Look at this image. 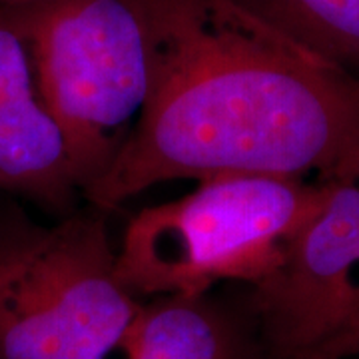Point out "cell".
Returning <instances> with one entry per match:
<instances>
[{"label": "cell", "instance_id": "cell-1", "mask_svg": "<svg viewBox=\"0 0 359 359\" xmlns=\"http://www.w3.org/2000/svg\"><path fill=\"white\" fill-rule=\"evenodd\" d=\"M154 39L148 102L82 198L110 210L172 180L359 182V78L236 0H142Z\"/></svg>", "mask_w": 359, "mask_h": 359}, {"label": "cell", "instance_id": "cell-2", "mask_svg": "<svg viewBox=\"0 0 359 359\" xmlns=\"http://www.w3.org/2000/svg\"><path fill=\"white\" fill-rule=\"evenodd\" d=\"M327 182L218 176L140 210L116 244V273L138 299L259 280L323 204Z\"/></svg>", "mask_w": 359, "mask_h": 359}, {"label": "cell", "instance_id": "cell-3", "mask_svg": "<svg viewBox=\"0 0 359 359\" xmlns=\"http://www.w3.org/2000/svg\"><path fill=\"white\" fill-rule=\"evenodd\" d=\"M140 306L100 210L56 224L0 210V359H114Z\"/></svg>", "mask_w": 359, "mask_h": 359}, {"label": "cell", "instance_id": "cell-4", "mask_svg": "<svg viewBox=\"0 0 359 359\" xmlns=\"http://www.w3.org/2000/svg\"><path fill=\"white\" fill-rule=\"evenodd\" d=\"M11 11L84 192L114 162L152 90L146 6L142 0H32Z\"/></svg>", "mask_w": 359, "mask_h": 359}, {"label": "cell", "instance_id": "cell-5", "mask_svg": "<svg viewBox=\"0 0 359 359\" xmlns=\"http://www.w3.org/2000/svg\"><path fill=\"white\" fill-rule=\"evenodd\" d=\"M266 359H349L359 313V182L332 180L276 264L244 285Z\"/></svg>", "mask_w": 359, "mask_h": 359}, {"label": "cell", "instance_id": "cell-6", "mask_svg": "<svg viewBox=\"0 0 359 359\" xmlns=\"http://www.w3.org/2000/svg\"><path fill=\"white\" fill-rule=\"evenodd\" d=\"M0 192L60 214L82 198L68 142L40 96L28 40L11 8L0 11Z\"/></svg>", "mask_w": 359, "mask_h": 359}, {"label": "cell", "instance_id": "cell-7", "mask_svg": "<svg viewBox=\"0 0 359 359\" xmlns=\"http://www.w3.org/2000/svg\"><path fill=\"white\" fill-rule=\"evenodd\" d=\"M114 359H266L244 299L218 290L142 306Z\"/></svg>", "mask_w": 359, "mask_h": 359}, {"label": "cell", "instance_id": "cell-8", "mask_svg": "<svg viewBox=\"0 0 359 359\" xmlns=\"http://www.w3.org/2000/svg\"><path fill=\"white\" fill-rule=\"evenodd\" d=\"M287 39L359 78V0H236Z\"/></svg>", "mask_w": 359, "mask_h": 359}, {"label": "cell", "instance_id": "cell-9", "mask_svg": "<svg viewBox=\"0 0 359 359\" xmlns=\"http://www.w3.org/2000/svg\"><path fill=\"white\" fill-rule=\"evenodd\" d=\"M26 2H32V0H0V11L2 8H13V6H20Z\"/></svg>", "mask_w": 359, "mask_h": 359}, {"label": "cell", "instance_id": "cell-10", "mask_svg": "<svg viewBox=\"0 0 359 359\" xmlns=\"http://www.w3.org/2000/svg\"><path fill=\"white\" fill-rule=\"evenodd\" d=\"M359 355V313H358V334H355V346H353V351H351V358H358Z\"/></svg>", "mask_w": 359, "mask_h": 359}, {"label": "cell", "instance_id": "cell-11", "mask_svg": "<svg viewBox=\"0 0 359 359\" xmlns=\"http://www.w3.org/2000/svg\"><path fill=\"white\" fill-rule=\"evenodd\" d=\"M353 359H359V355H358V358H353Z\"/></svg>", "mask_w": 359, "mask_h": 359}]
</instances>
